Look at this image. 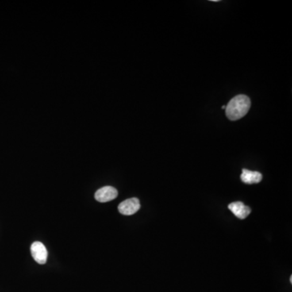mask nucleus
Here are the masks:
<instances>
[{
    "label": "nucleus",
    "mask_w": 292,
    "mask_h": 292,
    "mask_svg": "<svg viewBox=\"0 0 292 292\" xmlns=\"http://www.w3.org/2000/svg\"><path fill=\"white\" fill-rule=\"evenodd\" d=\"M249 97L243 94L235 96L226 105V115L231 121L239 120L245 116L250 110Z\"/></svg>",
    "instance_id": "1"
},
{
    "label": "nucleus",
    "mask_w": 292,
    "mask_h": 292,
    "mask_svg": "<svg viewBox=\"0 0 292 292\" xmlns=\"http://www.w3.org/2000/svg\"><path fill=\"white\" fill-rule=\"evenodd\" d=\"M31 253L35 262L40 265H44L47 262L48 251L43 243L38 241L32 243L31 245Z\"/></svg>",
    "instance_id": "2"
},
{
    "label": "nucleus",
    "mask_w": 292,
    "mask_h": 292,
    "mask_svg": "<svg viewBox=\"0 0 292 292\" xmlns=\"http://www.w3.org/2000/svg\"><path fill=\"white\" fill-rule=\"evenodd\" d=\"M140 208V201L137 198H130L120 203L118 207L119 212L124 215H132Z\"/></svg>",
    "instance_id": "3"
},
{
    "label": "nucleus",
    "mask_w": 292,
    "mask_h": 292,
    "mask_svg": "<svg viewBox=\"0 0 292 292\" xmlns=\"http://www.w3.org/2000/svg\"><path fill=\"white\" fill-rule=\"evenodd\" d=\"M118 196V191L112 186H105L98 189L95 193V199L99 202L104 203L112 201Z\"/></svg>",
    "instance_id": "4"
},
{
    "label": "nucleus",
    "mask_w": 292,
    "mask_h": 292,
    "mask_svg": "<svg viewBox=\"0 0 292 292\" xmlns=\"http://www.w3.org/2000/svg\"><path fill=\"white\" fill-rule=\"evenodd\" d=\"M228 209L235 214V217L239 219H245L251 213L249 207L244 205L241 201L231 203L228 205Z\"/></svg>",
    "instance_id": "5"
},
{
    "label": "nucleus",
    "mask_w": 292,
    "mask_h": 292,
    "mask_svg": "<svg viewBox=\"0 0 292 292\" xmlns=\"http://www.w3.org/2000/svg\"><path fill=\"white\" fill-rule=\"evenodd\" d=\"M240 178L246 185H254L262 181V174L258 171H251L247 169H243Z\"/></svg>",
    "instance_id": "6"
},
{
    "label": "nucleus",
    "mask_w": 292,
    "mask_h": 292,
    "mask_svg": "<svg viewBox=\"0 0 292 292\" xmlns=\"http://www.w3.org/2000/svg\"><path fill=\"white\" fill-rule=\"evenodd\" d=\"M222 109L226 110V105H223V106H222Z\"/></svg>",
    "instance_id": "7"
},
{
    "label": "nucleus",
    "mask_w": 292,
    "mask_h": 292,
    "mask_svg": "<svg viewBox=\"0 0 292 292\" xmlns=\"http://www.w3.org/2000/svg\"><path fill=\"white\" fill-rule=\"evenodd\" d=\"M290 282H292V278H291V277H290Z\"/></svg>",
    "instance_id": "8"
}]
</instances>
